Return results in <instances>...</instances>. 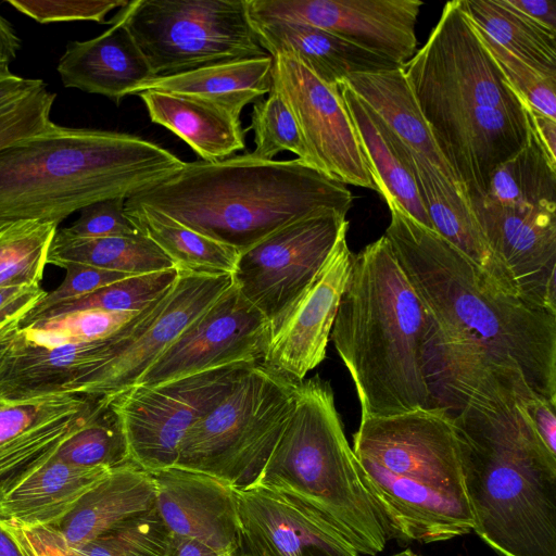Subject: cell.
Listing matches in <instances>:
<instances>
[{
  "label": "cell",
  "instance_id": "cell-41",
  "mask_svg": "<svg viewBox=\"0 0 556 556\" xmlns=\"http://www.w3.org/2000/svg\"><path fill=\"white\" fill-rule=\"evenodd\" d=\"M473 27L505 78L521 100L533 110L552 119H556V78L539 73L522 60L502 48L475 25Z\"/></svg>",
  "mask_w": 556,
  "mask_h": 556
},
{
  "label": "cell",
  "instance_id": "cell-19",
  "mask_svg": "<svg viewBox=\"0 0 556 556\" xmlns=\"http://www.w3.org/2000/svg\"><path fill=\"white\" fill-rule=\"evenodd\" d=\"M344 229L326 262L271 336L261 362L300 382L326 357L330 332L352 266L353 253Z\"/></svg>",
  "mask_w": 556,
  "mask_h": 556
},
{
  "label": "cell",
  "instance_id": "cell-18",
  "mask_svg": "<svg viewBox=\"0 0 556 556\" xmlns=\"http://www.w3.org/2000/svg\"><path fill=\"white\" fill-rule=\"evenodd\" d=\"M473 211L518 295L556 314V208L480 202Z\"/></svg>",
  "mask_w": 556,
  "mask_h": 556
},
{
  "label": "cell",
  "instance_id": "cell-54",
  "mask_svg": "<svg viewBox=\"0 0 556 556\" xmlns=\"http://www.w3.org/2000/svg\"><path fill=\"white\" fill-rule=\"evenodd\" d=\"M23 318L16 317L0 326V366L21 329Z\"/></svg>",
  "mask_w": 556,
  "mask_h": 556
},
{
  "label": "cell",
  "instance_id": "cell-29",
  "mask_svg": "<svg viewBox=\"0 0 556 556\" xmlns=\"http://www.w3.org/2000/svg\"><path fill=\"white\" fill-rule=\"evenodd\" d=\"M111 468H85L52 457L0 497V520L23 526L51 525Z\"/></svg>",
  "mask_w": 556,
  "mask_h": 556
},
{
  "label": "cell",
  "instance_id": "cell-34",
  "mask_svg": "<svg viewBox=\"0 0 556 556\" xmlns=\"http://www.w3.org/2000/svg\"><path fill=\"white\" fill-rule=\"evenodd\" d=\"M527 118L526 143L495 168L480 202L556 208V162L546 152L528 114Z\"/></svg>",
  "mask_w": 556,
  "mask_h": 556
},
{
  "label": "cell",
  "instance_id": "cell-3",
  "mask_svg": "<svg viewBox=\"0 0 556 556\" xmlns=\"http://www.w3.org/2000/svg\"><path fill=\"white\" fill-rule=\"evenodd\" d=\"M352 201L346 185L298 157L261 161L244 153L217 162H184L125 204L161 212L241 253L308 215H346Z\"/></svg>",
  "mask_w": 556,
  "mask_h": 556
},
{
  "label": "cell",
  "instance_id": "cell-56",
  "mask_svg": "<svg viewBox=\"0 0 556 556\" xmlns=\"http://www.w3.org/2000/svg\"><path fill=\"white\" fill-rule=\"evenodd\" d=\"M239 556H256V555L241 545V553Z\"/></svg>",
  "mask_w": 556,
  "mask_h": 556
},
{
  "label": "cell",
  "instance_id": "cell-28",
  "mask_svg": "<svg viewBox=\"0 0 556 556\" xmlns=\"http://www.w3.org/2000/svg\"><path fill=\"white\" fill-rule=\"evenodd\" d=\"M273 58H251L219 62L189 72L154 77L134 93L143 90L198 98L240 118L245 105L270 90Z\"/></svg>",
  "mask_w": 556,
  "mask_h": 556
},
{
  "label": "cell",
  "instance_id": "cell-1",
  "mask_svg": "<svg viewBox=\"0 0 556 556\" xmlns=\"http://www.w3.org/2000/svg\"><path fill=\"white\" fill-rule=\"evenodd\" d=\"M386 238L427 313L424 374L433 408L556 404V314L502 291L435 230L389 205Z\"/></svg>",
  "mask_w": 556,
  "mask_h": 556
},
{
  "label": "cell",
  "instance_id": "cell-35",
  "mask_svg": "<svg viewBox=\"0 0 556 556\" xmlns=\"http://www.w3.org/2000/svg\"><path fill=\"white\" fill-rule=\"evenodd\" d=\"M177 277L176 267L129 276L71 302L50 307L36 316L30 324L81 309L141 312L162 298Z\"/></svg>",
  "mask_w": 556,
  "mask_h": 556
},
{
  "label": "cell",
  "instance_id": "cell-11",
  "mask_svg": "<svg viewBox=\"0 0 556 556\" xmlns=\"http://www.w3.org/2000/svg\"><path fill=\"white\" fill-rule=\"evenodd\" d=\"M255 364L232 363L156 386H135L111 399L128 460L148 472L175 466L188 431Z\"/></svg>",
  "mask_w": 556,
  "mask_h": 556
},
{
  "label": "cell",
  "instance_id": "cell-7",
  "mask_svg": "<svg viewBox=\"0 0 556 556\" xmlns=\"http://www.w3.org/2000/svg\"><path fill=\"white\" fill-rule=\"evenodd\" d=\"M352 450L389 536L432 543L472 531L458 437L444 409L361 417Z\"/></svg>",
  "mask_w": 556,
  "mask_h": 556
},
{
  "label": "cell",
  "instance_id": "cell-9",
  "mask_svg": "<svg viewBox=\"0 0 556 556\" xmlns=\"http://www.w3.org/2000/svg\"><path fill=\"white\" fill-rule=\"evenodd\" d=\"M295 381L256 363L188 431L175 466L233 489L255 483L291 415Z\"/></svg>",
  "mask_w": 556,
  "mask_h": 556
},
{
  "label": "cell",
  "instance_id": "cell-27",
  "mask_svg": "<svg viewBox=\"0 0 556 556\" xmlns=\"http://www.w3.org/2000/svg\"><path fill=\"white\" fill-rule=\"evenodd\" d=\"M344 83L383 119L405 146L425 157L469 202L441 155L402 67L352 74Z\"/></svg>",
  "mask_w": 556,
  "mask_h": 556
},
{
  "label": "cell",
  "instance_id": "cell-12",
  "mask_svg": "<svg viewBox=\"0 0 556 556\" xmlns=\"http://www.w3.org/2000/svg\"><path fill=\"white\" fill-rule=\"evenodd\" d=\"M344 229H349L345 214L324 211L277 229L240 253L232 280L267 319L271 336L319 271Z\"/></svg>",
  "mask_w": 556,
  "mask_h": 556
},
{
  "label": "cell",
  "instance_id": "cell-8",
  "mask_svg": "<svg viewBox=\"0 0 556 556\" xmlns=\"http://www.w3.org/2000/svg\"><path fill=\"white\" fill-rule=\"evenodd\" d=\"M254 484L301 500L358 554L376 556L386 547L389 534L358 472L332 388L318 376L296 383L291 415Z\"/></svg>",
  "mask_w": 556,
  "mask_h": 556
},
{
  "label": "cell",
  "instance_id": "cell-46",
  "mask_svg": "<svg viewBox=\"0 0 556 556\" xmlns=\"http://www.w3.org/2000/svg\"><path fill=\"white\" fill-rule=\"evenodd\" d=\"M26 556H85L50 526H23L0 520Z\"/></svg>",
  "mask_w": 556,
  "mask_h": 556
},
{
  "label": "cell",
  "instance_id": "cell-22",
  "mask_svg": "<svg viewBox=\"0 0 556 556\" xmlns=\"http://www.w3.org/2000/svg\"><path fill=\"white\" fill-rule=\"evenodd\" d=\"M391 136L399 157L412 173L433 229L463 252L502 291L518 295L508 271L492 252L469 202L392 130Z\"/></svg>",
  "mask_w": 556,
  "mask_h": 556
},
{
  "label": "cell",
  "instance_id": "cell-55",
  "mask_svg": "<svg viewBox=\"0 0 556 556\" xmlns=\"http://www.w3.org/2000/svg\"><path fill=\"white\" fill-rule=\"evenodd\" d=\"M0 556H26L14 536L1 523Z\"/></svg>",
  "mask_w": 556,
  "mask_h": 556
},
{
  "label": "cell",
  "instance_id": "cell-45",
  "mask_svg": "<svg viewBox=\"0 0 556 556\" xmlns=\"http://www.w3.org/2000/svg\"><path fill=\"white\" fill-rule=\"evenodd\" d=\"M125 200L112 198L93 202L79 211V217L70 227L59 230L67 237L79 239L135 233L138 230L125 213Z\"/></svg>",
  "mask_w": 556,
  "mask_h": 556
},
{
  "label": "cell",
  "instance_id": "cell-42",
  "mask_svg": "<svg viewBox=\"0 0 556 556\" xmlns=\"http://www.w3.org/2000/svg\"><path fill=\"white\" fill-rule=\"evenodd\" d=\"M55 93L46 86L0 110V151L47 129Z\"/></svg>",
  "mask_w": 556,
  "mask_h": 556
},
{
  "label": "cell",
  "instance_id": "cell-4",
  "mask_svg": "<svg viewBox=\"0 0 556 556\" xmlns=\"http://www.w3.org/2000/svg\"><path fill=\"white\" fill-rule=\"evenodd\" d=\"M182 164L136 135L52 123L0 151V235L23 223L59 225L93 202L127 199Z\"/></svg>",
  "mask_w": 556,
  "mask_h": 556
},
{
  "label": "cell",
  "instance_id": "cell-38",
  "mask_svg": "<svg viewBox=\"0 0 556 556\" xmlns=\"http://www.w3.org/2000/svg\"><path fill=\"white\" fill-rule=\"evenodd\" d=\"M172 540L154 506L76 548L85 556H165Z\"/></svg>",
  "mask_w": 556,
  "mask_h": 556
},
{
  "label": "cell",
  "instance_id": "cell-6",
  "mask_svg": "<svg viewBox=\"0 0 556 556\" xmlns=\"http://www.w3.org/2000/svg\"><path fill=\"white\" fill-rule=\"evenodd\" d=\"M473 529L496 556H556V455L517 404L451 416Z\"/></svg>",
  "mask_w": 556,
  "mask_h": 556
},
{
  "label": "cell",
  "instance_id": "cell-49",
  "mask_svg": "<svg viewBox=\"0 0 556 556\" xmlns=\"http://www.w3.org/2000/svg\"><path fill=\"white\" fill-rule=\"evenodd\" d=\"M507 2L533 22L553 33H556V1L507 0Z\"/></svg>",
  "mask_w": 556,
  "mask_h": 556
},
{
  "label": "cell",
  "instance_id": "cell-52",
  "mask_svg": "<svg viewBox=\"0 0 556 556\" xmlns=\"http://www.w3.org/2000/svg\"><path fill=\"white\" fill-rule=\"evenodd\" d=\"M523 105L546 152L556 162V119L533 110L526 102Z\"/></svg>",
  "mask_w": 556,
  "mask_h": 556
},
{
  "label": "cell",
  "instance_id": "cell-25",
  "mask_svg": "<svg viewBox=\"0 0 556 556\" xmlns=\"http://www.w3.org/2000/svg\"><path fill=\"white\" fill-rule=\"evenodd\" d=\"M154 506L150 473L127 462L111 468L63 517L46 526L78 547Z\"/></svg>",
  "mask_w": 556,
  "mask_h": 556
},
{
  "label": "cell",
  "instance_id": "cell-20",
  "mask_svg": "<svg viewBox=\"0 0 556 556\" xmlns=\"http://www.w3.org/2000/svg\"><path fill=\"white\" fill-rule=\"evenodd\" d=\"M235 495L241 545L256 556H358L324 516L292 495L256 484Z\"/></svg>",
  "mask_w": 556,
  "mask_h": 556
},
{
  "label": "cell",
  "instance_id": "cell-10",
  "mask_svg": "<svg viewBox=\"0 0 556 556\" xmlns=\"http://www.w3.org/2000/svg\"><path fill=\"white\" fill-rule=\"evenodd\" d=\"M119 16L155 77L269 55L245 0H134Z\"/></svg>",
  "mask_w": 556,
  "mask_h": 556
},
{
  "label": "cell",
  "instance_id": "cell-33",
  "mask_svg": "<svg viewBox=\"0 0 556 556\" xmlns=\"http://www.w3.org/2000/svg\"><path fill=\"white\" fill-rule=\"evenodd\" d=\"M125 213L138 231L149 237L177 269L232 275L240 253L170 218L143 206L125 204Z\"/></svg>",
  "mask_w": 556,
  "mask_h": 556
},
{
  "label": "cell",
  "instance_id": "cell-17",
  "mask_svg": "<svg viewBox=\"0 0 556 556\" xmlns=\"http://www.w3.org/2000/svg\"><path fill=\"white\" fill-rule=\"evenodd\" d=\"M106 406L103 400L67 393L0 395V497L50 460Z\"/></svg>",
  "mask_w": 556,
  "mask_h": 556
},
{
  "label": "cell",
  "instance_id": "cell-40",
  "mask_svg": "<svg viewBox=\"0 0 556 556\" xmlns=\"http://www.w3.org/2000/svg\"><path fill=\"white\" fill-rule=\"evenodd\" d=\"M53 457L85 468H113L129 462L122 430L109 404L68 438Z\"/></svg>",
  "mask_w": 556,
  "mask_h": 556
},
{
  "label": "cell",
  "instance_id": "cell-43",
  "mask_svg": "<svg viewBox=\"0 0 556 556\" xmlns=\"http://www.w3.org/2000/svg\"><path fill=\"white\" fill-rule=\"evenodd\" d=\"M18 12L39 23L92 21L105 23L114 9L127 5V0H8Z\"/></svg>",
  "mask_w": 556,
  "mask_h": 556
},
{
  "label": "cell",
  "instance_id": "cell-16",
  "mask_svg": "<svg viewBox=\"0 0 556 556\" xmlns=\"http://www.w3.org/2000/svg\"><path fill=\"white\" fill-rule=\"evenodd\" d=\"M251 17L308 24L402 66L416 53L420 0H245Z\"/></svg>",
  "mask_w": 556,
  "mask_h": 556
},
{
  "label": "cell",
  "instance_id": "cell-51",
  "mask_svg": "<svg viewBox=\"0 0 556 556\" xmlns=\"http://www.w3.org/2000/svg\"><path fill=\"white\" fill-rule=\"evenodd\" d=\"M21 43L11 23L0 14V75L11 73L10 65L16 59Z\"/></svg>",
  "mask_w": 556,
  "mask_h": 556
},
{
  "label": "cell",
  "instance_id": "cell-44",
  "mask_svg": "<svg viewBox=\"0 0 556 556\" xmlns=\"http://www.w3.org/2000/svg\"><path fill=\"white\" fill-rule=\"evenodd\" d=\"M66 271L63 281L46 295L24 316L21 327L55 305L71 302L112 282L129 277L123 273L101 269L87 265L70 264L63 267Z\"/></svg>",
  "mask_w": 556,
  "mask_h": 556
},
{
  "label": "cell",
  "instance_id": "cell-39",
  "mask_svg": "<svg viewBox=\"0 0 556 556\" xmlns=\"http://www.w3.org/2000/svg\"><path fill=\"white\" fill-rule=\"evenodd\" d=\"M245 129L254 132L255 148L249 152L252 157L271 161L278 153L289 151L312 166L296 122L280 93L271 86L267 98L253 103L251 125Z\"/></svg>",
  "mask_w": 556,
  "mask_h": 556
},
{
  "label": "cell",
  "instance_id": "cell-53",
  "mask_svg": "<svg viewBox=\"0 0 556 556\" xmlns=\"http://www.w3.org/2000/svg\"><path fill=\"white\" fill-rule=\"evenodd\" d=\"M165 556H217L204 545L180 536L173 535L172 544Z\"/></svg>",
  "mask_w": 556,
  "mask_h": 556
},
{
  "label": "cell",
  "instance_id": "cell-15",
  "mask_svg": "<svg viewBox=\"0 0 556 556\" xmlns=\"http://www.w3.org/2000/svg\"><path fill=\"white\" fill-rule=\"evenodd\" d=\"M270 336L267 319L232 280L136 386H156L232 363H261Z\"/></svg>",
  "mask_w": 556,
  "mask_h": 556
},
{
  "label": "cell",
  "instance_id": "cell-50",
  "mask_svg": "<svg viewBox=\"0 0 556 556\" xmlns=\"http://www.w3.org/2000/svg\"><path fill=\"white\" fill-rule=\"evenodd\" d=\"M46 86L40 79L24 78L12 73L0 75V110Z\"/></svg>",
  "mask_w": 556,
  "mask_h": 556
},
{
  "label": "cell",
  "instance_id": "cell-21",
  "mask_svg": "<svg viewBox=\"0 0 556 556\" xmlns=\"http://www.w3.org/2000/svg\"><path fill=\"white\" fill-rule=\"evenodd\" d=\"M155 509L173 535L195 541L217 556H239L241 531L235 489L178 466L149 472Z\"/></svg>",
  "mask_w": 556,
  "mask_h": 556
},
{
  "label": "cell",
  "instance_id": "cell-14",
  "mask_svg": "<svg viewBox=\"0 0 556 556\" xmlns=\"http://www.w3.org/2000/svg\"><path fill=\"white\" fill-rule=\"evenodd\" d=\"M232 283V275L178 269L172 288L106 338V402L136 386L142 375Z\"/></svg>",
  "mask_w": 556,
  "mask_h": 556
},
{
  "label": "cell",
  "instance_id": "cell-30",
  "mask_svg": "<svg viewBox=\"0 0 556 556\" xmlns=\"http://www.w3.org/2000/svg\"><path fill=\"white\" fill-rule=\"evenodd\" d=\"M377 192L427 228L433 229L408 167L399 157L391 130L345 83L339 85ZM434 230V229H433Z\"/></svg>",
  "mask_w": 556,
  "mask_h": 556
},
{
  "label": "cell",
  "instance_id": "cell-23",
  "mask_svg": "<svg viewBox=\"0 0 556 556\" xmlns=\"http://www.w3.org/2000/svg\"><path fill=\"white\" fill-rule=\"evenodd\" d=\"M85 41H70L58 64L63 85L104 96L116 104L152 78L146 58L123 20Z\"/></svg>",
  "mask_w": 556,
  "mask_h": 556
},
{
  "label": "cell",
  "instance_id": "cell-36",
  "mask_svg": "<svg viewBox=\"0 0 556 556\" xmlns=\"http://www.w3.org/2000/svg\"><path fill=\"white\" fill-rule=\"evenodd\" d=\"M58 226L29 222L0 235V288L39 285Z\"/></svg>",
  "mask_w": 556,
  "mask_h": 556
},
{
  "label": "cell",
  "instance_id": "cell-2",
  "mask_svg": "<svg viewBox=\"0 0 556 556\" xmlns=\"http://www.w3.org/2000/svg\"><path fill=\"white\" fill-rule=\"evenodd\" d=\"M402 70L441 155L473 208L495 168L527 141L523 101L459 0L445 3L428 40Z\"/></svg>",
  "mask_w": 556,
  "mask_h": 556
},
{
  "label": "cell",
  "instance_id": "cell-47",
  "mask_svg": "<svg viewBox=\"0 0 556 556\" xmlns=\"http://www.w3.org/2000/svg\"><path fill=\"white\" fill-rule=\"evenodd\" d=\"M517 406L534 434L556 455V404L534 395L518 402Z\"/></svg>",
  "mask_w": 556,
  "mask_h": 556
},
{
  "label": "cell",
  "instance_id": "cell-32",
  "mask_svg": "<svg viewBox=\"0 0 556 556\" xmlns=\"http://www.w3.org/2000/svg\"><path fill=\"white\" fill-rule=\"evenodd\" d=\"M468 20L539 73L556 78V33L533 22L507 0H459Z\"/></svg>",
  "mask_w": 556,
  "mask_h": 556
},
{
  "label": "cell",
  "instance_id": "cell-37",
  "mask_svg": "<svg viewBox=\"0 0 556 556\" xmlns=\"http://www.w3.org/2000/svg\"><path fill=\"white\" fill-rule=\"evenodd\" d=\"M141 312L81 309L21 327V333L25 340L46 349L97 341L114 334Z\"/></svg>",
  "mask_w": 556,
  "mask_h": 556
},
{
  "label": "cell",
  "instance_id": "cell-24",
  "mask_svg": "<svg viewBox=\"0 0 556 556\" xmlns=\"http://www.w3.org/2000/svg\"><path fill=\"white\" fill-rule=\"evenodd\" d=\"M249 18L262 48L270 56L292 54L330 86H339L352 74L402 67L383 55L308 24L274 17Z\"/></svg>",
  "mask_w": 556,
  "mask_h": 556
},
{
  "label": "cell",
  "instance_id": "cell-5",
  "mask_svg": "<svg viewBox=\"0 0 556 556\" xmlns=\"http://www.w3.org/2000/svg\"><path fill=\"white\" fill-rule=\"evenodd\" d=\"M427 313L383 235L353 254L330 332L361 417L433 408L424 374Z\"/></svg>",
  "mask_w": 556,
  "mask_h": 556
},
{
  "label": "cell",
  "instance_id": "cell-13",
  "mask_svg": "<svg viewBox=\"0 0 556 556\" xmlns=\"http://www.w3.org/2000/svg\"><path fill=\"white\" fill-rule=\"evenodd\" d=\"M271 58V87L290 109L312 166L344 185L377 191L339 86L321 81L292 54Z\"/></svg>",
  "mask_w": 556,
  "mask_h": 556
},
{
  "label": "cell",
  "instance_id": "cell-31",
  "mask_svg": "<svg viewBox=\"0 0 556 556\" xmlns=\"http://www.w3.org/2000/svg\"><path fill=\"white\" fill-rule=\"evenodd\" d=\"M47 264L92 266L135 276L174 268V262L146 235L93 239L71 238L59 229L51 242Z\"/></svg>",
  "mask_w": 556,
  "mask_h": 556
},
{
  "label": "cell",
  "instance_id": "cell-48",
  "mask_svg": "<svg viewBox=\"0 0 556 556\" xmlns=\"http://www.w3.org/2000/svg\"><path fill=\"white\" fill-rule=\"evenodd\" d=\"M46 293L40 285L0 288V326L24 317Z\"/></svg>",
  "mask_w": 556,
  "mask_h": 556
},
{
  "label": "cell",
  "instance_id": "cell-26",
  "mask_svg": "<svg viewBox=\"0 0 556 556\" xmlns=\"http://www.w3.org/2000/svg\"><path fill=\"white\" fill-rule=\"evenodd\" d=\"M152 123L185 141L205 162H217L245 148L241 119L211 102L175 93L143 90L137 94Z\"/></svg>",
  "mask_w": 556,
  "mask_h": 556
}]
</instances>
